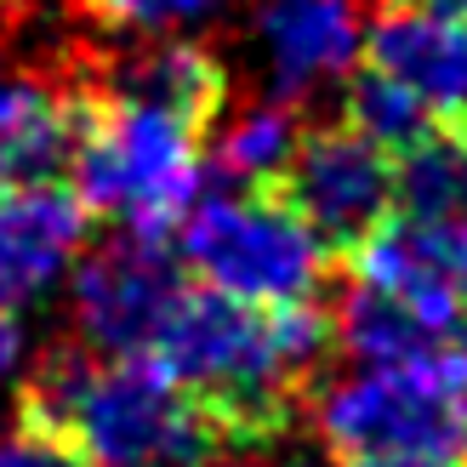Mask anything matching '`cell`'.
<instances>
[{"label": "cell", "mask_w": 467, "mask_h": 467, "mask_svg": "<svg viewBox=\"0 0 467 467\" xmlns=\"http://www.w3.org/2000/svg\"><path fill=\"white\" fill-rule=\"evenodd\" d=\"M331 342V319L314 302L256 308L212 285H182L149 359H160L189 388V400L212 416L228 456H245L274 445L296 422L308 377Z\"/></svg>", "instance_id": "1"}, {"label": "cell", "mask_w": 467, "mask_h": 467, "mask_svg": "<svg viewBox=\"0 0 467 467\" xmlns=\"http://www.w3.org/2000/svg\"><path fill=\"white\" fill-rule=\"evenodd\" d=\"M68 439L91 467H223L217 439L189 388L149 354H91L86 342H52L17 388V410Z\"/></svg>", "instance_id": "2"}, {"label": "cell", "mask_w": 467, "mask_h": 467, "mask_svg": "<svg viewBox=\"0 0 467 467\" xmlns=\"http://www.w3.org/2000/svg\"><path fill=\"white\" fill-rule=\"evenodd\" d=\"M63 91L75 109L68 171H75V194L86 200V212L114 217L120 234H137V240H171L200 200L205 137H194L171 114L98 86Z\"/></svg>", "instance_id": "3"}, {"label": "cell", "mask_w": 467, "mask_h": 467, "mask_svg": "<svg viewBox=\"0 0 467 467\" xmlns=\"http://www.w3.org/2000/svg\"><path fill=\"white\" fill-rule=\"evenodd\" d=\"M319 439L337 462H410L462 467L467 462V365L462 354L359 365L319 393Z\"/></svg>", "instance_id": "4"}, {"label": "cell", "mask_w": 467, "mask_h": 467, "mask_svg": "<svg viewBox=\"0 0 467 467\" xmlns=\"http://www.w3.org/2000/svg\"><path fill=\"white\" fill-rule=\"evenodd\" d=\"M182 268L234 302L285 308L319 291V279L331 274V251L279 194L240 189L212 194L182 217Z\"/></svg>", "instance_id": "5"}, {"label": "cell", "mask_w": 467, "mask_h": 467, "mask_svg": "<svg viewBox=\"0 0 467 467\" xmlns=\"http://www.w3.org/2000/svg\"><path fill=\"white\" fill-rule=\"evenodd\" d=\"M268 194L302 217V228L331 251V263H348L393 217V154L348 120L302 126L291 166Z\"/></svg>", "instance_id": "6"}, {"label": "cell", "mask_w": 467, "mask_h": 467, "mask_svg": "<svg viewBox=\"0 0 467 467\" xmlns=\"http://www.w3.org/2000/svg\"><path fill=\"white\" fill-rule=\"evenodd\" d=\"M182 285L189 274L166 240L120 234L98 245L75 274V342L91 354H149Z\"/></svg>", "instance_id": "7"}, {"label": "cell", "mask_w": 467, "mask_h": 467, "mask_svg": "<svg viewBox=\"0 0 467 467\" xmlns=\"http://www.w3.org/2000/svg\"><path fill=\"white\" fill-rule=\"evenodd\" d=\"M359 285L410 302L433 325H451L467 308V217H410L393 212L370 240L348 256Z\"/></svg>", "instance_id": "8"}, {"label": "cell", "mask_w": 467, "mask_h": 467, "mask_svg": "<svg viewBox=\"0 0 467 467\" xmlns=\"http://www.w3.org/2000/svg\"><path fill=\"white\" fill-rule=\"evenodd\" d=\"M365 63L405 86L439 126L467 131V23L410 0H382L365 29Z\"/></svg>", "instance_id": "9"}, {"label": "cell", "mask_w": 467, "mask_h": 467, "mask_svg": "<svg viewBox=\"0 0 467 467\" xmlns=\"http://www.w3.org/2000/svg\"><path fill=\"white\" fill-rule=\"evenodd\" d=\"M86 228L91 212L68 177L17 182L0 194V308L12 314L17 302H35L68 268Z\"/></svg>", "instance_id": "10"}, {"label": "cell", "mask_w": 467, "mask_h": 467, "mask_svg": "<svg viewBox=\"0 0 467 467\" xmlns=\"http://www.w3.org/2000/svg\"><path fill=\"white\" fill-rule=\"evenodd\" d=\"M256 35L268 52V80L279 103L308 98L325 80H348L365 46V23L354 0H263Z\"/></svg>", "instance_id": "11"}, {"label": "cell", "mask_w": 467, "mask_h": 467, "mask_svg": "<svg viewBox=\"0 0 467 467\" xmlns=\"http://www.w3.org/2000/svg\"><path fill=\"white\" fill-rule=\"evenodd\" d=\"M331 331H337V342L359 365H405V359L439 354L445 337H451L445 325H433L428 314H416L410 302L388 296L377 285H359V279H354V291H342Z\"/></svg>", "instance_id": "12"}, {"label": "cell", "mask_w": 467, "mask_h": 467, "mask_svg": "<svg viewBox=\"0 0 467 467\" xmlns=\"http://www.w3.org/2000/svg\"><path fill=\"white\" fill-rule=\"evenodd\" d=\"M296 143H302V120L291 114V103L274 98V103L245 109L240 120L217 137L212 166H217V177L240 182V189H274V182L285 177Z\"/></svg>", "instance_id": "13"}, {"label": "cell", "mask_w": 467, "mask_h": 467, "mask_svg": "<svg viewBox=\"0 0 467 467\" xmlns=\"http://www.w3.org/2000/svg\"><path fill=\"white\" fill-rule=\"evenodd\" d=\"M342 120H348V126H359L370 143L388 149L393 160H400L405 149H416V143H422V137L439 126L405 86H393V80L377 75L370 63H359L354 75H348V109H342Z\"/></svg>", "instance_id": "14"}, {"label": "cell", "mask_w": 467, "mask_h": 467, "mask_svg": "<svg viewBox=\"0 0 467 467\" xmlns=\"http://www.w3.org/2000/svg\"><path fill=\"white\" fill-rule=\"evenodd\" d=\"M212 6L217 0H63L68 17H80L103 35H160V29L189 23Z\"/></svg>", "instance_id": "15"}, {"label": "cell", "mask_w": 467, "mask_h": 467, "mask_svg": "<svg viewBox=\"0 0 467 467\" xmlns=\"http://www.w3.org/2000/svg\"><path fill=\"white\" fill-rule=\"evenodd\" d=\"M0 467H91L68 439L35 428L29 416H12V428L0 433Z\"/></svg>", "instance_id": "16"}, {"label": "cell", "mask_w": 467, "mask_h": 467, "mask_svg": "<svg viewBox=\"0 0 467 467\" xmlns=\"http://www.w3.org/2000/svg\"><path fill=\"white\" fill-rule=\"evenodd\" d=\"M17 354H23V331H17V319L0 308V377L17 365Z\"/></svg>", "instance_id": "17"}, {"label": "cell", "mask_w": 467, "mask_h": 467, "mask_svg": "<svg viewBox=\"0 0 467 467\" xmlns=\"http://www.w3.org/2000/svg\"><path fill=\"white\" fill-rule=\"evenodd\" d=\"M410 6H422V12H439V17H456V23H467V0H410Z\"/></svg>", "instance_id": "18"}, {"label": "cell", "mask_w": 467, "mask_h": 467, "mask_svg": "<svg viewBox=\"0 0 467 467\" xmlns=\"http://www.w3.org/2000/svg\"><path fill=\"white\" fill-rule=\"evenodd\" d=\"M456 342H462V365H467V308H462V319H456Z\"/></svg>", "instance_id": "19"}, {"label": "cell", "mask_w": 467, "mask_h": 467, "mask_svg": "<svg viewBox=\"0 0 467 467\" xmlns=\"http://www.w3.org/2000/svg\"><path fill=\"white\" fill-rule=\"evenodd\" d=\"M342 467H410V462H342Z\"/></svg>", "instance_id": "20"}]
</instances>
